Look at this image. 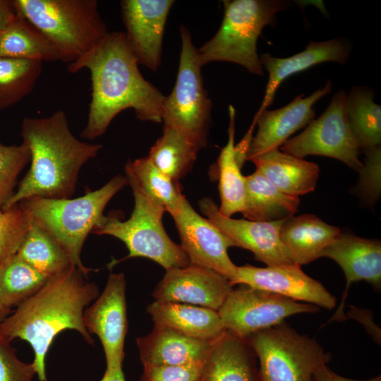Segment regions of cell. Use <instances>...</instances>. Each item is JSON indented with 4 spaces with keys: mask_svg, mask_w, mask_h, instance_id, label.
I'll return each mask as SVG.
<instances>
[{
    "mask_svg": "<svg viewBox=\"0 0 381 381\" xmlns=\"http://www.w3.org/2000/svg\"><path fill=\"white\" fill-rule=\"evenodd\" d=\"M83 68L91 74L92 97L81 138L92 140L102 135L114 118L129 108L140 121L162 122L166 97L142 75L124 32H109L97 46L68 66L70 73Z\"/></svg>",
    "mask_w": 381,
    "mask_h": 381,
    "instance_id": "cell-1",
    "label": "cell"
},
{
    "mask_svg": "<svg viewBox=\"0 0 381 381\" xmlns=\"http://www.w3.org/2000/svg\"><path fill=\"white\" fill-rule=\"evenodd\" d=\"M87 278L74 266L49 277L37 293L0 323L1 339L9 343L20 339L31 346L35 354L32 363L40 381H47L45 357L57 334L74 329L89 344H94L85 326L83 313L98 297L99 291Z\"/></svg>",
    "mask_w": 381,
    "mask_h": 381,
    "instance_id": "cell-2",
    "label": "cell"
},
{
    "mask_svg": "<svg viewBox=\"0 0 381 381\" xmlns=\"http://www.w3.org/2000/svg\"><path fill=\"white\" fill-rule=\"evenodd\" d=\"M20 134L29 148L31 165L1 210L31 198H71L80 169L102 147L76 138L63 110L40 119L25 117Z\"/></svg>",
    "mask_w": 381,
    "mask_h": 381,
    "instance_id": "cell-3",
    "label": "cell"
},
{
    "mask_svg": "<svg viewBox=\"0 0 381 381\" xmlns=\"http://www.w3.org/2000/svg\"><path fill=\"white\" fill-rule=\"evenodd\" d=\"M127 183L126 176L118 174L102 188L77 198H31L18 204L30 221L47 231L65 250L73 265L87 277L92 270L84 266L80 259L84 242L103 221L108 202Z\"/></svg>",
    "mask_w": 381,
    "mask_h": 381,
    "instance_id": "cell-4",
    "label": "cell"
},
{
    "mask_svg": "<svg viewBox=\"0 0 381 381\" xmlns=\"http://www.w3.org/2000/svg\"><path fill=\"white\" fill-rule=\"evenodd\" d=\"M16 13L56 48L61 61L73 63L109 34L96 0H13Z\"/></svg>",
    "mask_w": 381,
    "mask_h": 381,
    "instance_id": "cell-5",
    "label": "cell"
},
{
    "mask_svg": "<svg viewBox=\"0 0 381 381\" xmlns=\"http://www.w3.org/2000/svg\"><path fill=\"white\" fill-rule=\"evenodd\" d=\"M224 17L216 34L199 49V64L214 61L236 64L257 75L263 68L257 52V42L266 26L275 25L277 14L288 8L282 0H226Z\"/></svg>",
    "mask_w": 381,
    "mask_h": 381,
    "instance_id": "cell-6",
    "label": "cell"
},
{
    "mask_svg": "<svg viewBox=\"0 0 381 381\" xmlns=\"http://www.w3.org/2000/svg\"><path fill=\"white\" fill-rule=\"evenodd\" d=\"M132 190L134 207L128 219L122 221L116 216H105L92 233L111 236L123 241L129 252L123 260L148 258L166 271L188 266L190 263L188 256L165 231L162 222L165 210L138 190Z\"/></svg>",
    "mask_w": 381,
    "mask_h": 381,
    "instance_id": "cell-7",
    "label": "cell"
},
{
    "mask_svg": "<svg viewBox=\"0 0 381 381\" xmlns=\"http://www.w3.org/2000/svg\"><path fill=\"white\" fill-rule=\"evenodd\" d=\"M248 342L259 360L261 381H313L332 354L314 339L283 322L251 334Z\"/></svg>",
    "mask_w": 381,
    "mask_h": 381,
    "instance_id": "cell-8",
    "label": "cell"
},
{
    "mask_svg": "<svg viewBox=\"0 0 381 381\" xmlns=\"http://www.w3.org/2000/svg\"><path fill=\"white\" fill-rule=\"evenodd\" d=\"M180 36L181 49L176 80L165 98L162 122L181 132L201 150L207 144L212 104L204 86L197 48L186 26L180 27Z\"/></svg>",
    "mask_w": 381,
    "mask_h": 381,
    "instance_id": "cell-9",
    "label": "cell"
},
{
    "mask_svg": "<svg viewBox=\"0 0 381 381\" xmlns=\"http://www.w3.org/2000/svg\"><path fill=\"white\" fill-rule=\"evenodd\" d=\"M346 94L344 90L337 92L325 111L302 133L288 139L282 152L303 159L308 155L334 158L358 171L363 163L349 123Z\"/></svg>",
    "mask_w": 381,
    "mask_h": 381,
    "instance_id": "cell-10",
    "label": "cell"
},
{
    "mask_svg": "<svg viewBox=\"0 0 381 381\" xmlns=\"http://www.w3.org/2000/svg\"><path fill=\"white\" fill-rule=\"evenodd\" d=\"M318 310L313 304L248 286L233 289L217 312L228 332L247 339L256 332L284 322L288 317Z\"/></svg>",
    "mask_w": 381,
    "mask_h": 381,
    "instance_id": "cell-11",
    "label": "cell"
},
{
    "mask_svg": "<svg viewBox=\"0 0 381 381\" xmlns=\"http://www.w3.org/2000/svg\"><path fill=\"white\" fill-rule=\"evenodd\" d=\"M171 216L190 263L212 269L231 281L238 266L230 259L228 248L235 243L195 212L185 195Z\"/></svg>",
    "mask_w": 381,
    "mask_h": 381,
    "instance_id": "cell-12",
    "label": "cell"
},
{
    "mask_svg": "<svg viewBox=\"0 0 381 381\" xmlns=\"http://www.w3.org/2000/svg\"><path fill=\"white\" fill-rule=\"evenodd\" d=\"M126 288L123 273L110 274L102 294L83 313L87 330L96 334L102 343L106 369L123 366L128 331Z\"/></svg>",
    "mask_w": 381,
    "mask_h": 381,
    "instance_id": "cell-13",
    "label": "cell"
},
{
    "mask_svg": "<svg viewBox=\"0 0 381 381\" xmlns=\"http://www.w3.org/2000/svg\"><path fill=\"white\" fill-rule=\"evenodd\" d=\"M174 3L172 0L120 2L128 44L138 64L154 72L161 63L165 24Z\"/></svg>",
    "mask_w": 381,
    "mask_h": 381,
    "instance_id": "cell-14",
    "label": "cell"
},
{
    "mask_svg": "<svg viewBox=\"0 0 381 381\" xmlns=\"http://www.w3.org/2000/svg\"><path fill=\"white\" fill-rule=\"evenodd\" d=\"M206 218L228 236L237 247L251 251L255 258L267 266L294 264L280 238L284 219L256 222L222 215L217 205L209 198L199 201Z\"/></svg>",
    "mask_w": 381,
    "mask_h": 381,
    "instance_id": "cell-15",
    "label": "cell"
},
{
    "mask_svg": "<svg viewBox=\"0 0 381 381\" xmlns=\"http://www.w3.org/2000/svg\"><path fill=\"white\" fill-rule=\"evenodd\" d=\"M231 284L277 294L296 301L328 310L336 304V298L318 280L313 279L296 264L258 267L250 265L237 267Z\"/></svg>",
    "mask_w": 381,
    "mask_h": 381,
    "instance_id": "cell-16",
    "label": "cell"
},
{
    "mask_svg": "<svg viewBox=\"0 0 381 381\" xmlns=\"http://www.w3.org/2000/svg\"><path fill=\"white\" fill-rule=\"evenodd\" d=\"M230 280L219 272L190 263L166 271L155 287V301L190 304L218 310L233 290Z\"/></svg>",
    "mask_w": 381,
    "mask_h": 381,
    "instance_id": "cell-17",
    "label": "cell"
},
{
    "mask_svg": "<svg viewBox=\"0 0 381 381\" xmlns=\"http://www.w3.org/2000/svg\"><path fill=\"white\" fill-rule=\"evenodd\" d=\"M332 87V82L328 80L323 87L308 97H303L301 94L282 108L256 113L253 121L258 131L253 136L246 160L278 149L291 135L306 127L315 119L314 104L329 94Z\"/></svg>",
    "mask_w": 381,
    "mask_h": 381,
    "instance_id": "cell-18",
    "label": "cell"
},
{
    "mask_svg": "<svg viewBox=\"0 0 381 381\" xmlns=\"http://www.w3.org/2000/svg\"><path fill=\"white\" fill-rule=\"evenodd\" d=\"M321 257L334 260L342 269L346 277V288L337 310L327 323L344 321L345 300L350 286L364 280L375 288L381 285V242L341 233L339 237L322 253Z\"/></svg>",
    "mask_w": 381,
    "mask_h": 381,
    "instance_id": "cell-19",
    "label": "cell"
},
{
    "mask_svg": "<svg viewBox=\"0 0 381 381\" xmlns=\"http://www.w3.org/2000/svg\"><path fill=\"white\" fill-rule=\"evenodd\" d=\"M351 49L349 41L337 37L322 42L311 41L303 51L286 58L274 57L268 53L260 54V62L268 72L269 78L265 96L257 113L267 109L272 104L279 85L286 78L324 62L345 65Z\"/></svg>",
    "mask_w": 381,
    "mask_h": 381,
    "instance_id": "cell-20",
    "label": "cell"
},
{
    "mask_svg": "<svg viewBox=\"0 0 381 381\" xmlns=\"http://www.w3.org/2000/svg\"><path fill=\"white\" fill-rule=\"evenodd\" d=\"M213 341L183 334L155 324L150 333L136 339L143 366L175 365L204 362Z\"/></svg>",
    "mask_w": 381,
    "mask_h": 381,
    "instance_id": "cell-21",
    "label": "cell"
},
{
    "mask_svg": "<svg viewBox=\"0 0 381 381\" xmlns=\"http://www.w3.org/2000/svg\"><path fill=\"white\" fill-rule=\"evenodd\" d=\"M201 381H261L257 356L247 339L226 331L214 341L203 363Z\"/></svg>",
    "mask_w": 381,
    "mask_h": 381,
    "instance_id": "cell-22",
    "label": "cell"
},
{
    "mask_svg": "<svg viewBox=\"0 0 381 381\" xmlns=\"http://www.w3.org/2000/svg\"><path fill=\"white\" fill-rule=\"evenodd\" d=\"M341 233L317 216L304 214L285 219L279 235L292 262L301 266L320 258Z\"/></svg>",
    "mask_w": 381,
    "mask_h": 381,
    "instance_id": "cell-23",
    "label": "cell"
},
{
    "mask_svg": "<svg viewBox=\"0 0 381 381\" xmlns=\"http://www.w3.org/2000/svg\"><path fill=\"white\" fill-rule=\"evenodd\" d=\"M147 312L155 324L204 341H214L226 331L218 312L208 308L155 301L148 305Z\"/></svg>",
    "mask_w": 381,
    "mask_h": 381,
    "instance_id": "cell-24",
    "label": "cell"
},
{
    "mask_svg": "<svg viewBox=\"0 0 381 381\" xmlns=\"http://www.w3.org/2000/svg\"><path fill=\"white\" fill-rule=\"evenodd\" d=\"M251 161L277 189L298 197L315 190L319 176L317 164L305 160L279 149L253 157Z\"/></svg>",
    "mask_w": 381,
    "mask_h": 381,
    "instance_id": "cell-25",
    "label": "cell"
},
{
    "mask_svg": "<svg viewBox=\"0 0 381 381\" xmlns=\"http://www.w3.org/2000/svg\"><path fill=\"white\" fill-rule=\"evenodd\" d=\"M245 179V204L241 214L246 219L278 221L294 216L297 211L299 198L280 191L258 171Z\"/></svg>",
    "mask_w": 381,
    "mask_h": 381,
    "instance_id": "cell-26",
    "label": "cell"
},
{
    "mask_svg": "<svg viewBox=\"0 0 381 381\" xmlns=\"http://www.w3.org/2000/svg\"><path fill=\"white\" fill-rule=\"evenodd\" d=\"M125 172L131 188L138 190L171 215L176 211L184 196L179 183L159 170L147 156L129 160Z\"/></svg>",
    "mask_w": 381,
    "mask_h": 381,
    "instance_id": "cell-27",
    "label": "cell"
},
{
    "mask_svg": "<svg viewBox=\"0 0 381 381\" xmlns=\"http://www.w3.org/2000/svg\"><path fill=\"white\" fill-rule=\"evenodd\" d=\"M229 125L228 141L221 150L217 159L219 171V191L221 200L218 207L219 213L226 217L244 209L246 196V179L241 174V167L238 163L234 150L235 115L232 105L229 107Z\"/></svg>",
    "mask_w": 381,
    "mask_h": 381,
    "instance_id": "cell-28",
    "label": "cell"
},
{
    "mask_svg": "<svg viewBox=\"0 0 381 381\" xmlns=\"http://www.w3.org/2000/svg\"><path fill=\"white\" fill-rule=\"evenodd\" d=\"M372 87L357 85L346 94L349 123L358 145L363 150L380 146L381 107L374 102Z\"/></svg>",
    "mask_w": 381,
    "mask_h": 381,
    "instance_id": "cell-29",
    "label": "cell"
},
{
    "mask_svg": "<svg viewBox=\"0 0 381 381\" xmlns=\"http://www.w3.org/2000/svg\"><path fill=\"white\" fill-rule=\"evenodd\" d=\"M0 57L41 62L61 61L50 41L18 14L15 20L0 32Z\"/></svg>",
    "mask_w": 381,
    "mask_h": 381,
    "instance_id": "cell-30",
    "label": "cell"
},
{
    "mask_svg": "<svg viewBox=\"0 0 381 381\" xmlns=\"http://www.w3.org/2000/svg\"><path fill=\"white\" fill-rule=\"evenodd\" d=\"M199 150L181 132L164 125L162 136L152 145L147 157L159 170L178 182L190 171Z\"/></svg>",
    "mask_w": 381,
    "mask_h": 381,
    "instance_id": "cell-31",
    "label": "cell"
},
{
    "mask_svg": "<svg viewBox=\"0 0 381 381\" xmlns=\"http://www.w3.org/2000/svg\"><path fill=\"white\" fill-rule=\"evenodd\" d=\"M16 254L48 277L73 266L59 243L43 228L32 222Z\"/></svg>",
    "mask_w": 381,
    "mask_h": 381,
    "instance_id": "cell-32",
    "label": "cell"
},
{
    "mask_svg": "<svg viewBox=\"0 0 381 381\" xmlns=\"http://www.w3.org/2000/svg\"><path fill=\"white\" fill-rule=\"evenodd\" d=\"M49 278L16 253L0 265V302L10 309L18 306L37 293Z\"/></svg>",
    "mask_w": 381,
    "mask_h": 381,
    "instance_id": "cell-33",
    "label": "cell"
},
{
    "mask_svg": "<svg viewBox=\"0 0 381 381\" xmlns=\"http://www.w3.org/2000/svg\"><path fill=\"white\" fill-rule=\"evenodd\" d=\"M42 71V62L0 57V110L30 94Z\"/></svg>",
    "mask_w": 381,
    "mask_h": 381,
    "instance_id": "cell-34",
    "label": "cell"
},
{
    "mask_svg": "<svg viewBox=\"0 0 381 381\" xmlns=\"http://www.w3.org/2000/svg\"><path fill=\"white\" fill-rule=\"evenodd\" d=\"M30 161V150L24 143H0V210L13 195L18 175Z\"/></svg>",
    "mask_w": 381,
    "mask_h": 381,
    "instance_id": "cell-35",
    "label": "cell"
},
{
    "mask_svg": "<svg viewBox=\"0 0 381 381\" xmlns=\"http://www.w3.org/2000/svg\"><path fill=\"white\" fill-rule=\"evenodd\" d=\"M30 221L19 204L0 210V265L16 254Z\"/></svg>",
    "mask_w": 381,
    "mask_h": 381,
    "instance_id": "cell-36",
    "label": "cell"
},
{
    "mask_svg": "<svg viewBox=\"0 0 381 381\" xmlns=\"http://www.w3.org/2000/svg\"><path fill=\"white\" fill-rule=\"evenodd\" d=\"M364 152L365 158L358 171V188L363 198L373 204L381 193V148L377 146Z\"/></svg>",
    "mask_w": 381,
    "mask_h": 381,
    "instance_id": "cell-37",
    "label": "cell"
},
{
    "mask_svg": "<svg viewBox=\"0 0 381 381\" xmlns=\"http://www.w3.org/2000/svg\"><path fill=\"white\" fill-rule=\"evenodd\" d=\"M203 363L143 366L140 381H201Z\"/></svg>",
    "mask_w": 381,
    "mask_h": 381,
    "instance_id": "cell-38",
    "label": "cell"
},
{
    "mask_svg": "<svg viewBox=\"0 0 381 381\" xmlns=\"http://www.w3.org/2000/svg\"><path fill=\"white\" fill-rule=\"evenodd\" d=\"M35 374L33 363L20 361L10 343L0 338V381H32Z\"/></svg>",
    "mask_w": 381,
    "mask_h": 381,
    "instance_id": "cell-39",
    "label": "cell"
},
{
    "mask_svg": "<svg viewBox=\"0 0 381 381\" xmlns=\"http://www.w3.org/2000/svg\"><path fill=\"white\" fill-rule=\"evenodd\" d=\"M348 315L349 317L362 323L367 332L373 337L375 340L380 343V329L373 322V314L371 311L351 306V310L348 312Z\"/></svg>",
    "mask_w": 381,
    "mask_h": 381,
    "instance_id": "cell-40",
    "label": "cell"
},
{
    "mask_svg": "<svg viewBox=\"0 0 381 381\" xmlns=\"http://www.w3.org/2000/svg\"><path fill=\"white\" fill-rule=\"evenodd\" d=\"M313 381H381V377L379 375L368 380H353L337 374L325 364L321 365L314 373Z\"/></svg>",
    "mask_w": 381,
    "mask_h": 381,
    "instance_id": "cell-41",
    "label": "cell"
},
{
    "mask_svg": "<svg viewBox=\"0 0 381 381\" xmlns=\"http://www.w3.org/2000/svg\"><path fill=\"white\" fill-rule=\"evenodd\" d=\"M17 16L12 1L0 0V32L5 30Z\"/></svg>",
    "mask_w": 381,
    "mask_h": 381,
    "instance_id": "cell-42",
    "label": "cell"
},
{
    "mask_svg": "<svg viewBox=\"0 0 381 381\" xmlns=\"http://www.w3.org/2000/svg\"><path fill=\"white\" fill-rule=\"evenodd\" d=\"M100 381H126L123 369H106Z\"/></svg>",
    "mask_w": 381,
    "mask_h": 381,
    "instance_id": "cell-43",
    "label": "cell"
},
{
    "mask_svg": "<svg viewBox=\"0 0 381 381\" xmlns=\"http://www.w3.org/2000/svg\"><path fill=\"white\" fill-rule=\"evenodd\" d=\"M11 309L0 302V323L9 315Z\"/></svg>",
    "mask_w": 381,
    "mask_h": 381,
    "instance_id": "cell-44",
    "label": "cell"
}]
</instances>
